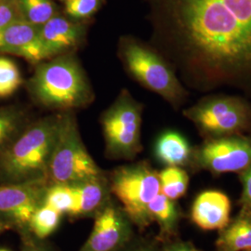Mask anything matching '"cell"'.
<instances>
[{
    "label": "cell",
    "instance_id": "obj_24",
    "mask_svg": "<svg viewBox=\"0 0 251 251\" xmlns=\"http://www.w3.org/2000/svg\"><path fill=\"white\" fill-rule=\"evenodd\" d=\"M23 84L17 64L6 57H0V98L13 95Z\"/></svg>",
    "mask_w": 251,
    "mask_h": 251
},
{
    "label": "cell",
    "instance_id": "obj_28",
    "mask_svg": "<svg viewBox=\"0 0 251 251\" xmlns=\"http://www.w3.org/2000/svg\"><path fill=\"white\" fill-rule=\"evenodd\" d=\"M160 251H202L191 243L183 241H171L166 243Z\"/></svg>",
    "mask_w": 251,
    "mask_h": 251
},
{
    "label": "cell",
    "instance_id": "obj_26",
    "mask_svg": "<svg viewBox=\"0 0 251 251\" xmlns=\"http://www.w3.org/2000/svg\"><path fill=\"white\" fill-rule=\"evenodd\" d=\"M19 20H25L19 0H0V30Z\"/></svg>",
    "mask_w": 251,
    "mask_h": 251
},
{
    "label": "cell",
    "instance_id": "obj_29",
    "mask_svg": "<svg viewBox=\"0 0 251 251\" xmlns=\"http://www.w3.org/2000/svg\"><path fill=\"white\" fill-rule=\"evenodd\" d=\"M119 251H160L156 249V247L150 243L144 241H136L127 244L125 248Z\"/></svg>",
    "mask_w": 251,
    "mask_h": 251
},
{
    "label": "cell",
    "instance_id": "obj_10",
    "mask_svg": "<svg viewBox=\"0 0 251 251\" xmlns=\"http://www.w3.org/2000/svg\"><path fill=\"white\" fill-rule=\"evenodd\" d=\"M132 223L111 200L95 215L93 229L78 251H119L132 241Z\"/></svg>",
    "mask_w": 251,
    "mask_h": 251
},
{
    "label": "cell",
    "instance_id": "obj_17",
    "mask_svg": "<svg viewBox=\"0 0 251 251\" xmlns=\"http://www.w3.org/2000/svg\"><path fill=\"white\" fill-rule=\"evenodd\" d=\"M217 251H251V211L240 209L239 214L219 231Z\"/></svg>",
    "mask_w": 251,
    "mask_h": 251
},
{
    "label": "cell",
    "instance_id": "obj_23",
    "mask_svg": "<svg viewBox=\"0 0 251 251\" xmlns=\"http://www.w3.org/2000/svg\"><path fill=\"white\" fill-rule=\"evenodd\" d=\"M24 19L36 26H41L57 15L52 0H19Z\"/></svg>",
    "mask_w": 251,
    "mask_h": 251
},
{
    "label": "cell",
    "instance_id": "obj_2",
    "mask_svg": "<svg viewBox=\"0 0 251 251\" xmlns=\"http://www.w3.org/2000/svg\"><path fill=\"white\" fill-rule=\"evenodd\" d=\"M27 88L36 102L50 110L71 112L94 100L90 81L75 52L36 64Z\"/></svg>",
    "mask_w": 251,
    "mask_h": 251
},
{
    "label": "cell",
    "instance_id": "obj_7",
    "mask_svg": "<svg viewBox=\"0 0 251 251\" xmlns=\"http://www.w3.org/2000/svg\"><path fill=\"white\" fill-rule=\"evenodd\" d=\"M143 111V104L128 90H122L103 112L100 124L108 157L133 159L142 151Z\"/></svg>",
    "mask_w": 251,
    "mask_h": 251
},
{
    "label": "cell",
    "instance_id": "obj_19",
    "mask_svg": "<svg viewBox=\"0 0 251 251\" xmlns=\"http://www.w3.org/2000/svg\"><path fill=\"white\" fill-rule=\"evenodd\" d=\"M160 181V193L171 200L182 198L188 189L189 175L187 171L179 167H166L158 172Z\"/></svg>",
    "mask_w": 251,
    "mask_h": 251
},
{
    "label": "cell",
    "instance_id": "obj_20",
    "mask_svg": "<svg viewBox=\"0 0 251 251\" xmlns=\"http://www.w3.org/2000/svg\"><path fill=\"white\" fill-rule=\"evenodd\" d=\"M25 116L15 108H0V151H4L21 134Z\"/></svg>",
    "mask_w": 251,
    "mask_h": 251
},
{
    "label": "cell",
    "instance_id": "obj_1",
    "mask_svg": "<svg viewBox=\"0 0 251 251\" xmlns=\"http://www.w3.org/2000/svg\"><path fill=\"white\" fill-rule=\"evenodd\" d=\"M156 40L181 80L251 97V0H162Z\"/></svg>",
    "mask_w": 251,
    "mask_h": 251
},
{
    "label": "cell",
    "instance_id": "obj_5",
    "mask_svg": "<svg viewBox=\"0 0 251 251\" xmlns=\"http://www.w3.org/2000/svg\"><path fill=\"white\" fill-rule=\"evenodd\" d=\"M102 175L81 139L76 118L63 112L48 170L50 184H75Z\"/></svg>",
    "mask_w": 251,
    "mask_h": 251
},
{
    "label": "cell",
    "instance_id": "obj_33",
    "mask_svg": "<svg viewBox=\"0 0 251 251\" xmlns=\"http://www.w3.org/2000/svg\"><path fill=\"white\" fill-rule=\"evenodd\" d=\"M62 1H64V2H66V1H68V0H62Z\"/></svg>",
    "mask_w": 251,
    "mask_h": 251
},
{
    "label": "cell",
    "instance_id": "obj_4",
    "mask_svg": "<svg viewBox=\"0 0 251 251\" xmlns=\"http://www.w3.org/2000/svg\"><path fill=\"white\" fill-rule=\"evenodd\" d=\"M118 53L126 72L145 89L159 95L175 109L186 102L188 90L171 63L152 47L125 36L119 41Z\"/></svg>",
    "mask_w": 251,
    "mask_h": 251
},
{
    "label": "cell",
    "instance_id": "obj_16",
    "mask_svg": "<svg viewBox=\"0 0 251 251\" xmlns=\"http://www.w3.org/2000/svg\"><path fill=\"white\" fill-rule=\"evenodd\" d=\"M195 148L177 130H166L154 143L153 152L158 161L167 167L186 168L193 166Z\"/></svg>",
    "mask_w": 251,
    "mask_h": 251
},
{
    "label": "cell",
    "instance_id": "obj_9",
    "mask_svg": "<svg viewBox=\"0 0 251 251\" xmlns=\"http://www.w3.org/2000/svg\"><path fill=\"white\" fill-rule=\"evenodd\" d=\"M251 166V138L242 134L206 139L195 148L193 169L214 175L240 173Z\"/></svg>",
    "mask_w": 251,
    "mask_h": 251
},
{
    "label": "cell",
    "instance_id": "obj_18",
    "mask_svg": "<svg viewBox=\"0 0 251 251\" xmlns=\"http://www.w3.org/2000/svg\"><path fill=\"white\" fill-rule=\"evenodd\" d=\"M149 215L155 222L160 231V238L168 241L178 230L180 212L174 200L159 193L149 204Z\"/></svg>",
    "mask_w": 251,
    "mask_h": 251
},
{
    "label": "cell",
    "instance_id": "obj_21",
    "mask_svg": "<svg viewBox=\"0 0 251 251\" xmlns=\"http://www.w3.org/2000/svg\"><path fill=\"white\" fill-rule=\"evenodd\" d=\"M62 214L52 207L43 204L33 214L28 229L37 240H44L58 229Z\"/></svg>",
    "mask_w": 251,
    "mask_h": 251
},
{
    "label": "cell",
    "instance_id": "obj_12",
    "mask_svg": "<svg viewBox=\"0 0 251 251\" xmlns=\"http://www.w3.org/2000/svg\"><path fill=\"white\" fill-rule=\"evenodd\" d=\"M84 27L59 15H55L39 26L40 42L45 60L75 52L84 41Z\"/></svg>",
    "mask_w": 251,
    "mask_h": 251
},
{
    "label": "cell",
    "instance_id": "obj_14",
    "mask_svg": "<svg viewBox=\"0 0 251 251\" xmlns=\"http://www.w3.org/2000/svg\"><path fill=\"white\" fill-rule=\"evenodd\" d=\"M231 200L222 191L206 190L200 193L191 207L192 222L205 231H221L231 221Z\"/></svg>",
    "mask_w": 251,
    "mask_h": 251
},
{
    "label": "cell",
    "instance_id": "obj_32",
    "mask_svg": "<svg viewBox=\"0 0 251 251\" xmlns=\"http://www.w3.org/2000/svg\"><path fill=\"white\" fill-rule=\"evenodd\" d=\"M0 251H6V250H0Z\"/></svg>",
    "mask_w": 251,
    "mask_h": 251
},
{
    "label": "cell",
    "instance_id": "obj_3",
    "mask_svg": "<svg viewBox=\"0 0 251 251\" xmlns=\"http://www.w3.org/2000/svg\"><path fill=\"white\" fill-rule=\"evenodd\" d=\"M63 117V112H60L28 126L3 151L1 170L12 183L48 179L49 164Z\"/></svg>",
    "mask_w": 251,
    "mask_h": 251
},
{
    "label": "cell",
    "instance_id": "obj_15",
    "mask_svg": "<svg viewBox=\"0 0 251 251\" xmlns=\"http://www.w3.org/2000/svg\"><path fill=\"white\" fill-rule=\"evenodd\" d=\"M72 185L75 193L73 217H95L110 201L109 182L103 175Z\"/></svg>",
    "mask_w": 251,
    "mask_h": 251
},
{
    "label": "cell",
    "instance_id": "obj_8",
    "mask_svg": "<svg viewBox=\"0 0 251 251\" xmlns=\"http://www.w3.org/2000/svg\"><path fill=\"white\" fill-rule=\"evenodd\" d=\"M182 114L205 139L242 134L251 128V103L239 96H207Z\"/></svg>",
    "mask_w": 251,
    "mask_h": 251
},
{
    "label": "cell",
    "instance_id": "obj_31",
    "mask_svg": "<svg viewBox=\"0 0 251 251\" xmlns=\"http://www.w3.org/2000/svg\"><path fill=\"white\" fill-rule=\"evenodd\" d=\"M4 229V225H2L1 223H0V233H1V231Z\"/></svg>",
    "mask_w": 251,
    "mask_h": 251
},
{
    "label": "cell",
    "instance_id": "obj_6",
    "mask_svg": "<svg viewBox=\"0 0 251 251\" xmlns=\"http://www.w3.org/2000/svg\"><path fill=\"white\" fill-rule=\"evenodd\" d=\"M109 188L133 225L144 229L152 224L149 204L160 193L158 172L148 162L118 167L109 178Z\"/></svg>",
    "mask_w": 251,
    "mask_h": 251
},
{
    "label": "cell",
    "instance_id": "obj_27",
    "mask_svg": "<svg viewBox=\"0 0 251 251\" xmlns=\"http://www.w3.org/2000/svg\"><path fill=\"white\" fill-rule=\"evenodd\" d=\"M242 194L239 200L241 209L251 211V166L239 173Z\"/></svg>",
    "mask_w": 251,
    "mask_h": 251
},
{
    "label": "cell",
    "instance_id": "obj_13",
    "mask_svg": "<svg viewBox=\"0 0 251 251\" xmlns=\"http://www.w3.org/2000/svg\"><path fill=\"white\" fill-rule=\"evenodd\" d=\"M0 53L13 54L32 64L45 61L39 26L19 20L0 30Z\"/></svg>",
    "mask_w": 251,
    "mask_h": 251
},
{
    "label": "cell",
    "instance_id": "obj_25",
    "mask_svg": "<svg viewBox=\"0 0 251 251\" xmlns=\"http://www.w3.org/2000/svg\"><path fill=\"white\" fill-rule=\"evenodd\" d=\"M101 3L102 0H68L65 2V12L76 20L89 18L99 10Z\"/></svg>",
    "mask_w": 251,
    "mask_h": 251
},
{
    "label": "cell",
    "instance_id": "obj_11",
    "mask_svg": "<svg viewBox=\"0 0 251 251\" xmlns=\"http://www.w3.org/2000/svg\"><path fill=\"white\" fill-rule=\"evenodd\" d=\"M48 179L0 185V216L8 222L28 229L36 209L44 204Z\"/></svg>",
    "mask_w": 251,
    "mask_h": 251
},
{
    "label": "cell",
    "instance_id": "obj_30",
    "mask_svg": "<svg viewBox=\"0 0 251 251\" xmlns=\"http://www.w3.org/2000/svg\"><path fill=\"white\" fill-rule=\"evenodd\" d=\"M38 242L29 243L25 251H54L49 245L41 242V240H37Z\"/></svg>",
    "mask_w": 251,
    "mask_h": 251
},
{
    "label": "cell",
    "instance_id": "obj_22",
    "mask_svg": "<svg viewBox=\"0 0 251 251\" xmlns=\"http://www.w3.org/2000/svg\"><path fill=\"white\" fill-rule=\"evenodd\" d=\"M44 204L62 215L73 216L75 208V193L73 185L49 184L46 190Z\"/></svg>",
    "mask_w": 251,
    "mask_h": 251
}]
</instances>
